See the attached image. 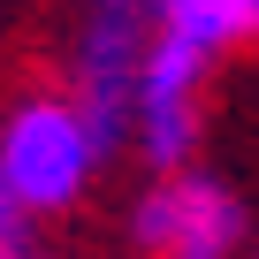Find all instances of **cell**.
Instances as JSON below:
<instances>
[{
	"mask_svg": "<svg viewBox=\"0 0 259 259\" xmlns=\"http://www.w3.org/2000/svg\"><path fill=\"white\" fill-rule=\"evenodd\" d=\"M99 138L84 130V114L69 107V92H16L0 107V198L31 221L69 213L92 176H99Z\"/></svg>",
	"mask_w": 259,
	"mask_h": 259,
	"instance_id": "6da1fadb",
	"label": "cell"
},
{
	"mask_svg": "<svg viewBox=\"0 0 259 259\" xmlns=\"http://www.w3.org/2000/svg\"><path fill=\"white\" fill-rule=\"evenodd\" d=\"M145 54H153V16L145 8H92L69 38V107L84 114V130L99 138V153H114L130 138V114H138V76H145Z\"/></svg>",
	"mask_w": 259,
	"mask_h": 259,
	"instance_id": "7a4b0ae2",
	"label": "cell"
},
{
	"mask_svg": "<svg viewBox=\"0 0 259 259\" xmlns=\"http://www.w3.org/2000/svg\"><path fill=\"white\" fill-rule=\"evenodd\" d=\"M206 76H213V54L198 38H183L176 23H160V8H153V54L138 76V114H130V145L153 160V176L191 168L198 122H206Z\"/></svg>",
	"mask_w": 259,
	"mask_h": 259,
	"instance_id": "3957f363",
	"label": "cell"
},
{
	"mask_svg": "<svg viewBox=\"0 0 259 259\" xmlns=\"http://www.w3.org/2000/svg\"><path fill=\"white\" fill-rule=\"evenodd\" d=\"M130 244H138V259H236L244 198L206 168L153 176V191L130 206Z\"/></svg>",
	"mask_w": 259,
	"mask_h": 259,
	"instance_id": "277c9868",
	"label": "cell"
},
{
	"mask_svg": "<svg viewBox=\"0 0 259 259\" xmlns=\"http://www.w3.org/2000/svg\"><path fill=\"white\" fill-rule=\"evenodd\" d=\"M160 23H176L183 38H198L213 61L236 46H259V0H168Z\"/></svg>",
	"mask_w": 259,
	"mask_h": 259,
	"instance_id": "5b68a950",
	"label": "cell"
},
{
	"mask_svg": "<svg viewBox=\"0 0 259 259\" xmlns=\"http://www.w3.org/2000/svg\"><path fill=\"white\" fill-rule=\"evenodd\" d=\"M0 259H46V251H38V221L16 213L8 198H0Z\"/></svg>",
	"mask_w": 259,
	"mask_h": 259,
	"instance_id": "8992f818",
	"label": "cell"
}]
</instances>
